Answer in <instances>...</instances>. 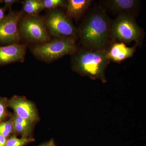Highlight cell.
Segmentation results:
<instances>
[{"mask_svg":"<svg viewBox=\"0 0 146 146\" xmlns=\"http://www.w3.org/2000/svg\"><path fill=\"white\" fill-rule=\"evenodd\" d=\"M111 23L112 21L102 7L93 9L78 31L81 44L88 49H107Z\"/></svg>","mask_w":146,"mask_h":146,"instance_id":"obj_1","label":"cell"},{"mask_svg":"<svg viewBox=\"0 0 146 146\" xmlns=\"http://www.w3.org/2000/svg\"><path fill=\"white\" fill-rule=\"evenodd\" d=\"M71 66L74 72L83 76H87L93 80L107 82L106 71L110 60L107 56V49L77 50L72 55Z\"/></svg>","mask_w":146,"mask_h":146,"instance_id":"obj_2","label":"cell"},{"mask_svg":"<svg viewBox=\"0 0 146 146\" xmlns=\"http://www.w3.org/2000/svg\"><path fill=\"white\" fill-rule=\"evenodd\" d=\"M145 32L138 25L135 16L129 13H119L111 23L110 38L126 44L136 42L137 45L143 44Z\"/></svg>","mask_w":146,"mask_h":146,"instance_id":"obj_3","label":"cell"},{"mask_svg":"<svg viewBox=\"0 0 146 146\" xmlns=\"http://www.w3.org/2000/svg\"><path fill=\"white\" fill-rule=\"evenodd\" d=\"M75 38H55L49 42L38 44L32 50L33 54L37 58L51 62L67 55H73L76 51Z\"/></svg>","mask_w":146,"mask_h":146,"instance_id":"obj_4","label":"cell"},{"mask_svg":"<svg viewBox=\"0 0 146 146\" xmlns=\"http://www.w3.org/2000/svg\"><path fill=\"white\" fill-rule=\"evenodd\" d=\"M18 29L21 37L28 42L40 44L50 41L44 20L39 16H23Z\"/></svg>","mask_w":146,"mask_h":146,"instance_id":"obj_5","label":"cell"},{"mask_svg":"<svg viewBox=\"0 0 146 146\" xmlns=\"http://www.w3.org/2000/svg\"><path fill=\"white\" fill-rule=\"evenodd\" d=\"M44 20L49 34L55 38H76L78 34V31L70 18L59 9L50 10Z\"/></svg>","mask_w":146,"mask_h":146,"instance_id":"obj_6","label":"cell"},{"mask_svg":"<svg viewBox=\"0 0 146 146\" xmlns=\"http://www.w3.org/2000/svg\"><path fill=\"white\" fill-rule=\"evenodd\" d=\"M23 17L22 11L9 12L0 21V44L18 43L21 39L18 25Z\"/></svg>","mask_w":146,"mask_h":146,"instance_id":"obj_7","label":"cell"},{"mask_svg":"<svg viewBox=\"0 0 146 146\" xmlns=\"http://www.w3.org/2000/svg\"><path fill=\"white\" fill-rule=\"evenodd\" d=\"M7 104L18 117L36 123L39 121L40 118L36 106L25 97L15 95L8 100Z\"/></svg>","mask_w":146,"mask_h":146,"instance_id":"obj_8","label":"cell"},{"mask_svg":"<svg viewBox=\"0 0 146 146\" xmlns=\"http://www.w3.org/2000/svg\"><path fill=\"white\" fill-rule=\"evenodd\" d=\"M26 53L25 45L18 43L0 46V65H6L13 62L23 63Z\"/></svg>","mask_w":146,"mask_h":146,"instance_id":"obj_9","label":"cell"},{"mask_svg":"<svg viewBox=\"0 0 146 146\" xmlns=\"http://www.w3.org/2000/svg\"><path fill=\"white\" fill-rule=\"evenodd\" d=\"M137 46L136 44L133 47H129L123 42H113L108 50H107L108 58L115 63H121L133 56Z\"/></svg>","mask_w":146,"mask_h":146,"instance_id":"obj_10","label":"cell"},{"mask_svg":"<svg viewBox=\"0 0 146 146\" xmlns=\"http://www.w3.org/2000/svg\"><path fill=\"white\" fill-rule=\"evenodd\" d=\"M105 7L114 13H129L136 16L140 1L135 0H108L104 1Z\"/></svg>","mask_w":146,"mask_h":146,"instance_id":"obj_11","label":"cell"},{"mask_svg":"<svg viewBox=\"0 0 146 146\" xmlns=\"http://www.w3.org/2000/svg\"><path fill=\"white\" fill-rule=\"evenodd\" d=\"M10 118L13 122L16 136L19 135L21 137H33L36 123L30 120L22 119L14 113L11 114Z\"/></svg>","mask_w":146,"mask_h":146,"instance_id":"obj_12","label":"cell"},{"mask_svg":"<svg viewBox=\"0 0 146 146\" xmlns=\"http://www.w3.org/2000/svg\"><path fill=\"white\" fill-rule=\"evenodd\" d=\"M92 1L69 0L67 1L66 15L69 18H78L88 9Z\"/></svg>","mask_w":146,"mask_h":146,"instance_id":"obj_13","label":"cell"},{"mask_svg":"<svg viewBox=\"0 0 146 146\" xmlns=\"http://www.w3.org/2000/svg\"><path fill=\"white\" fill-rule=\"evenodd\" d=\"M23 11L29 16H39L44 9L42 0H25L22 2Z\"/></svg>","mask_w":146,"mask_h":146,"instance_id":"obj_14","label":"cell"},{"mask_svg":"<svg viewBox=\"0 0 146 146\" xmlns=\"http://www.w3.org/2000/svg\"><path fill=\"white\" fill-rule=\"evenodd\" d=\"M35 141L33 137L18 138L16 135H12L7 138L6 146H25Z\"/></svg>","mask_w":146,"mask_h":146,"instance_id":"obj_15","label":"cell"},{"mask_svg":"<svg viewBox=\"0 0 146 146\" xmlns=\"http://www.w3.org/2000/svg\"><path fill=\"white\" fill-rule=\"evenodd\" d=\"M0 134L6 138L15 135L13 122L10 117L8 119L0 123Z\"/></svg>","mask_w":146,"mask_h":146,"instance_id":"obj_16","label":"cell"},{"mask_svg":"<svg viewBox=\"0 0 146 146\" xmlns=\"http://www.w3.org/2000/svg\"><path fill=\"white\" fill-rule=\"evenodd\" d=\"M44 9L52 10L59 7H67V2L64 0H42Z\"/></svg>","mask_w":146,"mask_h":146,"instance_id":"obj_17","label":"cell"},{"mask_svg":"<svg viewBox=\"0 0 146 146\" xmlns=\"http://www.w3.org/2000/svg\"><path fill=\"white\" fill-rule=\"evenodd\" d=\"M8 100L0 96V123L9 119L11 115L7 110Z\"/></svg>","mask_w":146,"mask_h":146,"instance_id":"obj_18","label":"cell"},{"mask_svg":"<svg viewBox=\"0 0 146 146\" xmlns=\"http://www.w3.org/2000/svg\"><path fill=\"white\" fill-rule=\"evenodd\" d=\"M19 1L17 0H1L0 1V3H4L5 7L6 9H11V6L15 3L19 2Z\"/></svg>","mask_w":146,"mask_h":146,"instance_id":"obj_19","label":"cell"},{"mask_svg":"<svg viewBox=\"0 0 146 146\" xmlns=\"http://www.w3.org/2000/svg\"><path fill=\"white\" fill-rule=\"evenodd\" d=\"M37 146H57V145L53 139H50L49 141Z\"/></svg>","mask_w":146,"mask_h":146,"instance_id":"obj_20","label":"cell"},{"mask_svg":"<svg viewBox=\"0 0 146 146\" xmlns=\"http://www.w3.org/2000/svg\"><path fill=\"white\" fill-rule=\"evenodd\" d=\"M7 138L0 134V146H6Z\"/></svg>","mask_w":146,"mask_h":146,"instance_id":"obj_21","label":"cell"},{"mask_svg":"<svg viewBox=\"0 0 146 146\" xmlns=\"http://www.w3.org/2000/svg\"><path fill=\"white\" fill-rule=\"evenodd\" d=\"M7 9L5 7H0V21L5 16V13Z\"/></svg>","mask_w":146,"mask_h":146,"instance_id":"obj_22","label":"cell"}]
</instances>
